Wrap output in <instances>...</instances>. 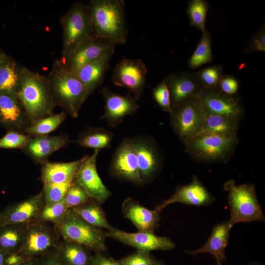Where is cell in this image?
Returning <instances> with one entry per match:
<instances>
[{
	"label": "cell",
	"instance_id": "1",
	"mask_svg": "<svg viewBox=\"0 0 265 265\" xmlns=\"http://www.w3.org/2000/svg\"><path fill=\"white\" fill-rule=\"evenodd\" d=\"M123 0H92L87 5L96 38L114 46L126 43L127 28Z\"/></svg>",
	"mask_w": 265,
	"mask_h": 265
},
{
	"label": "cell",
	"instance_id": "2",
	"mask_svg": "<svg viewBox=\"0 0 265 265\" xmlns=\"http://www.w3.org/2000/svg\"><path fill=\"white\" fill-rule=\"evenodd\" d=\"M17 95L30 125L52 114L56 106L48 77L24 66Z\"/></svg>",
	"mask_w": 265,
	"mask_h": 265
},
{
	"label": "cell",
	"instance_id": "3",
	"mask_svg": "<svg viewBox=\"0 0 265 265\" xmlns=\"http://www.w3.org/2000/svg\"><path fill=\"white\" fill-rule=\"evenodd\" d=\"M48 78L56 106H61L72 117H78L89 96L76 74L57 59L54 62Z\"/></svg>",
	"mask_w": 265,
	"mask_h": 265
},
{
	"label": "cell",
	"instance_id": "4",
	"mask_svg": "<svg viewBox=\"0 0 265 265\" xmlns=\"http://www.w3.org/2000/svg\"><path fill=\"white\" fill-rule=\"evenodd\" d=\"M238 142L237 136L201 133L183 144L185 151L194 161L217 163L227 162L234 155Z\"/></svg>",
	"mask_w": 265,
	"mask_h": 265
},
{
	"label": "cell",
	"instance_id": "5",
	"mask_svg": "<svg viewBox=\"0 0 265 265\" xmlns=\"http://www.w3.org/2000/svg\"><path fill=\"white\" fill-rule=\"evenodd\" d=\"M228 193V202L230 209L231 224L265 221V216L258 201L256 187L253 184L237 185L233 180H229L223 186Z\"/></svg>",
	"mask_w": 265,
	"mask_h": 265
},
{
	"label": "cell",
	"instance_id": "6",
	"mask_svg": "<svg viewBox=\"0 0 265 265\" xmlns=\"http://www.w3.org/2000/svg\"><path fill=\"white\" fill-rule=\"evenodd\" d=\"M54 226L63 239L75 242L95 252L107 249L106 232L85 221L71 208L67 210L62 221Z\"/></svg>",
	"mask_w": 265,
	"mask_h": 265
},
{
	"label": "cell",
	"instance_id": "7",
	"mask_svg": "<svg viewBox=\"0 0 265 265\" xmlns=\"http://www.w3.org/2000/svg\"><path fill=\"white\" fill-rule=\"evenodd\" d=\"M63 29L61 57L74 47L94 37L92 21L87 5L74 3L60 18Z\"/></svg>",
	"mask_w": 265,
	"mask_h": 265
},
{
	"label": "cell",
	"instance_id": "8",
	"mask_svg": "<svg viewBox=\"0 0 265 265\" xmlns=\"http://www.w3.org/2000/svg\"><path fill=\"white\" fill-rule=\"evenodd\" d=\"M206 113L199 95L188 100L169 114L172 128L183 143L199 132Z\"/></svg>",
	"mask_w": 265,
	"mask_h": 265
},
{
	"label": "cell",
	"instance_id": "9",
	"mask_svg": "<svg viewBox=\"0 0 265 265\" xmlns=\"http://www.w3.org/2000/svg\"><path fill=\"white\" fill-rule=\"evenodd\" d=\"M55 228L46 222L34 221L26 226L22 246L18 253L30 260L54 251L59 242Z\"/></svg>",
	"mask_w": 265,
	"mask_h": 265
},
{
	"label": "cell",
	"instance_id": "10",
	"mask_svg": "<svg viewBox=\"0 0 265 265\" xmlns=\"http://www.w3.org/2000/svg\"><path fill=\"white\" fill-rule=\"evenodd\" d=\"M132 141L137 159L142 185L151 183L160 172L163 158L156 141L146 135L134 136Z\"/></svg>",
	"mask_w": 265,
	"mask_h": 265
},
{
	"label": "cell",
	"instance_id": "11",
	"mask_svg": "<svg viewBox=\"0 0 265 265\" xmlns=\"http://www.w3.org/2000/svg\"><path fill=\"white\" fill-rule=\"evenodd\" d=\"M147 72L141 59L123 57L113 70L112 81L116 86L127 88L138 100L144 92Z\"/></svg>",
	"mask_w": 265,
	"mask_h": 265
},
{
	"label": "cell",
	"instance_id": "12",
	"mask_svg": "<svg viewBox=\"0 0 265 265\" xmlns=\"http://www.w3.org/2000/svg\"><path fill=\"white\" fill-rule=\"evenodd\" d=\"M111 175L136 186H142L137 157L132 139L125 138L115 150L109 167Z\"/></svg>",
	"mask_w": 265,
	"mask_h": 265
},
{
	"label": "cell",
	"instance_id": "13",
	"mask_svg": "<svg viewBox=\"0 0 265 265\" xmlns=\"http://www.w3.org/2000/svg\"><path fill=\"white\" fill-rule=\"evenodd\" d=\"M106 238L116 240L137 250L150 252L155 250H170L175 242L167 237L158 236L154 232L139 231L129 233L112 227L106 232Z\"/></svg>",
	"mask_w": 265,
	"mask_h": 265
},
{
	"label": "cell",
	"instance_id": "14",
	"mask_svg": "<svg viewBox=\"0 0 265 265\" xmlns=\"http://www.w3.org/2000/svg\"><path fill=\"white\" fill-rule=\"evenodd\" d=\"M114 47L94 37L74 47L60 60L68 69L75 72L85 64L107 55H113Z\"/></svg>",
	"mask_w": 265,
	"mask_h": 265
},
{
	"label": "cell",
	"instance_id": "15",
	"mask_svg": "<svg viewBox=\"0 0 265 265\" xmlns=\"http://www.w3.org/2000/svg\"><path fill=\"white\" fill-rule=\"evenodd\" d=\"M99 151L94 150L91 155L85 156L75 180L91 199L101 205L111 196L112 193L103 184L97 171L96 161Z\"/></svg>",
	"mask_w": 265,
	"mask_h": 265
},
{
	"label": "cell",
	"instance_id": "16",
	"mask_svg": "<svg viewBox=\"0 0 265 265\" xmlns=\"http://www.w3.org/2000/svg\"><path fill=\"white\" fill-rule=\"evenodd\" d=\"M200 99L204 109L208 113L239 121L244 117L245 109L237 95H228L217 90L204 89L200 95Z\"/></svg>",
	"mask_w": 265,
	"mask_h": 265
},
{
	"label": "cell",
	"instance_id": "17",
	"mask_svg": "<svg viewBox=\"0 0 265 265\" xmlns=\"http://www.w3.org/2000/svg\"><path fill=\"white\" fill-rule=\"evenodd\" d=\"M170 94L172 111L204 90L193 73L186 71L168 74L164 79Z\"/></svg>",
	"mask_w": 265,
	"mask_h": 265
},
{
	"label": "cell",
	"instance_id": "18",
	"mask_svg": "<svg viewBox=\"0 0 265 265\" xmlns=\"http://www.w3.org/2000/svg\"><path fill=\"white\" fill-rule=\"evenodd\" d=\"M45 204L43 191L6 207L0 212V228L10 224L27 225L35 221Z\"/></svg>",
	"mask_w": 265,
	"mask_h": 265
},
{
	"label": "cell",
	"instance_id": "19",
	"mask_svg": "<svg viewBox=\"0 0 265 265\" xmlns=\"http://www.w3.org/2000/svg\"><path fill=\"white\" fill-rule=\"evenodd\" d=\"M100 93L105 103V111L101 118L111 128L117 126L126 116L135 113L138 109L137 100L130 94L120 95L107 87H104Z\"/></svg>",
	"mask_w": 265,
	"mask_h": 265
},
{
	"label": "cell",
	"instance_id": "20",
	"mask_svg": "<svg viewBox=\"0 0 265 265\" xmlns=\"http://www.w3.org/2000/svg\"><path fill=\"white\" fill-rule=\"evenodd\" d=\"M215 200V197L209 192L198 177L194 175L189 184L177 186L173 194L158 205L155 210L159 213L166 207L175 203L197 206H207L212 204Z\"/></svg>",
	"mask_w": 265,
	"mask_h": 265
},
{
	"label": "cell",
	"instance_id": "21",
	"mask_svg": "<svg viewBox=\"0 0 265 265\" xmlns=\"http://www.w3.org/2000/svg\"><path fill=\"white\" fill-rule=\"evenodd\" d=\"M0 124L8 131L19 132L30 125L17 94L0 92Z\"/></svg>",
	"mask_w": 265,
	"mask_h": 265
},
{
	"label": "cell",
	"instance_id": "22",
	"mask_svg": "<svg viewBox=\"0 0 265 265\" xmlns=\"http://www.w3.org/2000/svg\"><path fill=\"white\" fill-rule=\"evenodd\" d=\"M229 220L212 226L210 237L201 247L185 252L192 256L202 253H210L214 256L216 263L226 259L225 250L229 242L231 229L233 227Z\"/></svg>",
	"mask_w": 265,
	"mask_h": 265
},
{
	"label": "cell",
	"instance_id": "23",
	"mask_svg": "<svg viewBox=\"0 0 265 265\" xmlns=\"http://www.w3.org/2000/svg\"><path fill=\"white\" fill-rule=\"evenodd\" d=\"M121 211L123 216L129 219L139 231L154 232L159 226V213L146 208L132 198L124 200Z\"/></svg>",
	"mask_w": 265,
	"mask_h": 265
},
{
	"label": "cell",
	"instance_id": "24",
	"mask_svg": "<svg viewBox=\"0 0 265 265\" xmlns=\"http://www.w3.org/2000/svg\"><path fill=\"white\" fill-rule=\"evenodd\" d=\"M112 55H107L85 64L74 72L84 86L89 96L102 84L109 68Z\"/></svg>",
	"mask_w": 265,
	"mask_h": 265
},
{
	"label": "cell",
	"instance_id": "25",
	"mask_svg": "<svg viewBox=\"0 0 265 265\" xmlns=\"http://www.w3.org/2000/svg\"><path fill=\"white\" fill-rule=\"evenodd\" d=\"M85 157L68 162H43L41 179L44 185L74 181Z\"/></svg>",
	"mask_w": 265,
	"mask_h": 265
},
{
	"label": "cell",
	"instance_id": "26",
	"mask_svg": "<svg viewBox=\"0 0 265 265\" xmlns=\"http://www.w3.org/2000/svg\"><path fill=\"white\" fill-rule=\"evenodd\" d=\"M69 142L68 137L65 135L37 136L31 138L24 148L34 159L44 162L43 160Z\"/></svg>",
	"mask_w": 265,
	"mask_h": 265
},
{
	"label": "cell",
	"instance_id": "27",
	"mask_svg": "<svg viewBox=\"0 0 265 265\" xmlns=\"http://www.w3.org/2000/svg\"><path fill=\"white\" fill-rule=\"evenodd\" d=\"M54 252L65 265H89L93 256L84 246L64 239L59 241Z\"/></svg>",
	"mask_w": 265,
	"mask_h": 265
},
{
	"label": "cell",
	"instance_id": "28",
	"mask_svg": "<svg viewBox=\"0 0 265 265\" xmlns=\"http://www.w3.org/2000/svg\"><path fill=\"white\" fill-rule=\"evenodd\" d=\"M240 122L233 118L206 112L203 126L197 134L214 133L237 136Z\"/></svg>",
	"mask_w": 265,
	"mask_h": 265
},
{
	"label": "cell",
	"instance_id": "29",
	"mask_svg": "<svg viewBox=\"0 0 265 265\" xmlns=\"http://www.w3.org/2000/svg\"><path fill=\"white\" fill-rule=\"evenodd\" d=\"M22 66L6 55L0 63V92L17 94Z\"/></svg>",
	"mask_w": 265,
	"mask_h": 265
},
{
	"label": "cell",
	"instance_id": "30",
	"mask_svg": "<svg viewBox=\"0 0 265 265\" xmlns=\"http://www.w3.org/2000/svg\"><path fill=\"white\" fill-rule=\"evenodd\" d=\"M71 209L82 219L92 226L107 230L112 227L108 222L101 204L92 199Z\"/></svg>",
	"mask_w": 265,
	"mask_h": 265
},
{
	"label": "cell",
	"instance_id": "31",
	"mask_svg": "<svg viewBox=\"0 0 265 265\" xmlns=\"http://www.w3.org/2000/svg\"><path fill=\"white\" fill-rule=\"evenodd\" d=\"M113 136V133L102 128H90L81 133L77 143L82 147L101 150L109 148Z\"/></svg>",
	"mask_w": 265,
	"mask_h": 265
},
{
	"label": "cell",
	"instance_id": "32",
	"mask_svg": "<svg viewBox=\"0 0 265 265\" xmlns=\"http://www.w3.org/2000/svg\"><path fill=\"white\" fill-rule=\"evenodd\" d=\"M26 225L10 224L0 228V250L6 254L18 252Z\"/></svg>",
	"mask_w": 265,
	"mask_h": 265
},
{
	"label": "cell",
	"instance_id": "33",
	"mask_svg": "<svg viewBox=\"0 0 265 265\" xmlns=\"http://www.w3.org/2000/svg\"><path fill=\"white\" fill-rule=\"evenodd\" d=\"M211 35L206 29L194 53L188 60V66L195 69L205 64L210 63L212 60Z\"/></svg>",
	"mask_w": 265,
	"mask_h": 265
},
{
	"label": "cell",
	"instance_id": "34",
	"mask_svg": "<svg viewBox=\"0 0 265 265\" xmlns=\"http://www.w3.org/2000/svg\"><path fill=\"white\" fill-rule=\"evenodd\" d=\"M66 118V113L64 112L52 114L30 125L25 132L30 136L46 135L57 129Z\"/></svg>",
	"mask_w": 265,
	"mask_h": 265
},
{
	"label": "cell",
	"instance_id": "35",
	"mask_svg": "<svg viewBox=\"0 0 265 265\" xmlns=\"http://www.w3.org/2000/svg\"><path fill=\"white\" fill-rule=\"evenodd\" d=\"M209 4L205 0H191L188 3L186 13L191 26L204 31L206 29V22Z\"/></svg>",
	"mask_w": 265,
	"mask_h": 265
},
{
	"label": "cell",
	"instance_id": "36",
	"mask_svg": "<svg viewBox=\"0 0 265 265\" xmlns=\"http://www.w3.org/2000/svg\"><path fill=\"white\" fill-rule=\"evenodd\" d=\"M193 74L204 89L217 90L219 81L224 74L222 65H214Z\"/></svg>",
	"mask_w": 265,
	"mask_h": 265
},
{
	"label": "cell",
	"instance_id": "37",
	"mask_svg": "<svg viewBox=\"0 0 265 265\" xmlns=\"http://www.w3.org/2000/svg\"><path fill=\"white\" fill-rule=\"evenodd\" d=\"M68 209L64 199L56 203L44 204L35 221L52 222L55 226L62 221Z\"/></svg>",
	"mask_w": 265,
	"mask_h": 265
},
{
	"label": "cell",
	"instance_id": "38",
	"mask_svg": "<svg viewBox=\"0 0 265 265\" xmlns=\"http://www.w3.org/2000/svg\"><path fill=\"white\" fill-rule=\"evenodd\" d=\"M74 180L59 184H44L42 191L45 204H52L62 201Z\"/></svg>",
	"mask_w": 265,
	"mask_h": 265
},
{
	"label": "cell",
	"instance_id": "39",
	"mask_svg": "<svg viewBox=\"0 0 265 265\" xmlns=\"http://www.w3.org/2000/svg\"><path fill=\"white\" fill-rule=\"evenodd\" d=\"M122 265H166L161 260L156 259L150 252L137 250L118 260Z\"/></svg>",
	"mask_w": 265,
	"mask_h": 265
},
{
	"label": "cell",
	"instance_id": "40",
	"mask_svg": "<svg viewBox=\"0 0 265 265\" xmlns=\"http://www.w3.org/2000/svg\"><path fill=\"white\" fill-rule=\"evenodd\" d=\"M91 199L85 190L75 180L64 196L68 209L80 206Z\"/></svg>",
	"mask_w": 265,
	"mask_h": 265
},
{
	"label": "cell",
	"instance_id": "41",
	"mask_svg": "<svg viewBox=\"0 0 265 265\" xmlns=\"http://www.w3.org/2000/svg\"><path fill=\"white\" fill-rule=\"evenodd\" d=\"M31 138V136L17 131H8L0 138V149L24 148Z\"/></svg>",
	"mask_w": 265,
	"mask_h": 265
},
{
	"label": "cell",
	"instance_id": "42",
	"mask_svg": "<svg viewBox=\"0 0 265 265\" xmlns=\"http://www.w3.org/2000/svg\"><path fill=\"white\" fill-rule=\"evenodd\" d=\"M153 98L163 111L170 114L172 112L169 91L164 80L153 90Z\"/></svg>",
	"mask_w": 265,
	"mask_h": 265
},
{
	"label": "cell",
	"instance_id": "43",
	"mask_svg": "<svg viewBox=\"0 0 265 265\" xmlns=\"http://www.w3.org/2000/svg\"><path fill=\"white\" fill-rule=\"evenodd\" d=\"M239 87V82L236 77L223 74L219 81L217 91L228 95H236Z\"/></svg>",
	"mask_w": 265,
	"mask_h": 265
},
{
	"label": "cell",
	"instance_id": "44",
	"mask_svg": "<svg viewBox=\"0 0 265 265\" xmlns=\"http://www.w3.org/2000/svg\"><path fill=\"white\" fill-rule=\"evenodd\" d=\"M265 51V25L264 22L245 49L243 53Z\"/></svg>",
	"mask_w": 265,
	"mask_h": 265
},
{
	"label": "cell",
	"instance_id": "45",
	"mask_svg": "<svg viewBox=\"0 0 265 265\" xmlns=\"http://www.w3.org/2000/svg\"><path fill=\"white\" fill-rule=\"evenodd\" d=\"M89 265H122L118 260L106 256L102 252H96L93 255Z\"/></svg>",
	"mask_w": 265,
	"mask_h": 265
},
{
	"label": "cell",
	"instance_id": "46",
	"mask_svg": "<svg viewBox=\"0 0 265 265\" xmlns=\"http://www.w3.org/2000/svg\"><path fill=\"white\" fill-rule=\"evenodd\" d=\"M29 260L18 252H13L6 254L4 265H19L22 263Z\"/></svg>",
	"mask_w": 265,
	"mask_h": 265
},
{
	"label": "cell",
	"instance_id": "47",
	"mask_svg": "<svg viewBox=\"0 0 265 265\" xmlns=\"http://www.w3.org/2000/svg\"><path fill=\"white\" fill-rule=\"evenodd\" d=\"M42 265H65L54 254L46 258Z\"/></svg>",
	"mask_w": 265,
	"mask_h": 265
},
{
	"label": "cell",
	"instance_id": "48",
	"mask_svg": "<svg viewBox=\"0 0 265 265\" xmlns=\"http://www.w3.org/2000/svg\"><path fill=\"white\" fill-rule=\"evenodd\" d=\"M7 254L0 250V265H4V261Z\"/></svg>",
	"mask_w": 265,
	"mask_h": 265
},
{
	"label": "cell",
	"instance_id": "49",
	"mask_svg": "<svg viewBox=\"0 0 265 265\" xmlns=\"http://www.w3.org/2000/svg\"><path fill=\"white\" fill-rule=\"evenodd\" d=\"M19 265H36V264L30 260L26 261Z\"/></svg>",
	"mask_w": 265,
	"mask_h": 265
},
{
	"label": "cell",
	"instance_id": "50",
	"mask_svg": "<svg viewBox=\"0 0 265 265\" xmlns=\"http://www.w3.org/2000/svg\"><path fill=\"white\" fill-rule=\"evenodd\" d=\"M6 55V53H5L1 50H0V63L3 60Z\"/></svg>",
	"mask_w": 265,
	"mask_h": 265
},
{
	"label": "cell",
	"instance_id": "51",
	"mask_svg": "<svg viewBox=\"0 0 265 265\" xmlns=\"http://www.w3.org/2000/svg\"><path fill=\"white\" fill-rule=\"evenodd\" d=\"M246 265H263L259 262H251L247 263Z\"/></svg>",
	"mask_w": 265,
	"mask_h": 265
},
{
	"label": "cell",
	"instance_id": "52",
	"mask_svg": "<svg viewBox=\"0 0 265 265\" xmlns=\"http://www.w3.org/2000/svg\"><path fill=\"white\" fill-rule=\"evenodd\" d=\"M216 265H222L221 263H216Z\"/></svg>",
	"mask_w": 265,
	"mask_h": 265
}]
</instances>
